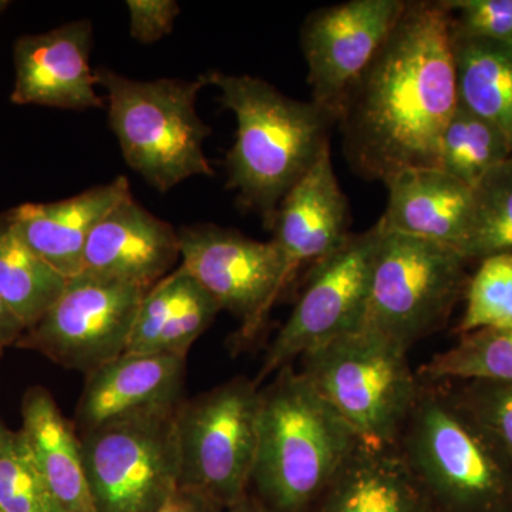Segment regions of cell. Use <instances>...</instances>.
Wrapping results in <instances>:
<instances>
[{
  "label": "cell",
  "instance_id": "1",
  "mask_svg": "<svg viewBox=\"0 0 512 512\" xmlns=\"http://www.w3.org/2000/svg\"><path fill=\"white\" fill-rule=\"evenodd\" d=\"M458 106L451 22L443 2H407L399 22L342 99L343 153L369 181L440 168L444 128Z\"/></svg>",
  "mask_w": 512,
  "mask_h": 512
},
{
  "label": "cell",
  "instance_id": "2",
  "mask_svg": "<svg viewBox=\"0 0 512 512\" xmlns=\"http://www.w3.org/2000/svg\"><path fill=\"white\" fill-rule=\"evenodd\" d=\"M201 79L220 90L222 106L237 120L225 158L228 188L271 229L282 200L330 146L336 119L312 100L292 99L249 74L215 70Z\"/></svg>",
  "mask_w": 512,
  "mask_h": 512
},
{
  "label": "cell",
  "instance_id": "3",
  "mask_svg": "<svg viewBox=\"0 0 512 512\" xmlns=\"http://www.w3.org/2000/svg\"><path fill=\"white\" fill-rule=\"evenodd\" d=\"M360 440L308 377L285 366L261 389L251 485L268 512L319 503Z\"/></svg>",
  "mask_w": 512,
  "mask_h": 512
},
{
  "label": "cell",
  "instance_id": "4",
  "mask_svg": "<svg viewBox=\"0 0 512 512\" xmlns=\"http://www.w3.org/2000/svg\"><path fill=\"white\" fill-rule=\"evenodd\" d=\"M399 453L433 512H511L512 464L456 393L421 386Z\"/></svg>",
  "mask_w": 512,
  "mask_h": 512
},
{
  "label": "cell",
  "instance_id": "5",
  "mask_svg": "<svg viewBox=\"0 0 512 512\" xmlns=\"http://www.w3.org/2000/svg\"><path fill=\"white\" fill-rule=\"evenodd\" d=\"M94 74L106 90L110 127L124 160L151 187L167 192L188 178L214 175L204 151L212 131L197 111L201 76L194 82H140L106 67Z\"/></svg>",
  "mask_w": 512,
  "mask_h": 512
},
{
  "label": "cell",
  "instance_id": "6",
  "mask_svg": "<svg viewBox=\"0 0 512 512\" xmlns=\"http://www.w3.org/2000/svg\"><path fill=\"white\" fill-rule=\"evenodd\" d=\"M407 353L357 326L302 356L301 372L360 443L394 447L421 390Z\"/></svg>",
  "mask_w": 512,
  "mask_h": 512
},
{
  "label": "cell",
  "instance_id": "7",
  "mask_svg": "<svg viewBox=\"0 0 512 512\" xmlns=\"http://www.w3.org/2000/svg\"><path fill=\"white\" fill-rule=\"evenodd\" d=\"M467 262L460 252L436 242L383 231L357 326L409 352L446 325L466 293Z\"/></svg>",
  "mask_w": 512,
  "mask_h": 512
},
{
  "label": "cell",
  "instance_id": "8",
  "mask_svg": "<svg viewBox=\"0 0 512 512\" xmlns=\"http://www.w3.org/2000/svg\"><path fill=\"white\" fill-rule=\"evenodd\" d=\"M261 387L247 377L181 402L177 409L178 488L227 510L247 497L258 448Z\"/></svg>",
  "mask_w": 512,
  "mask_h": 512
},
{
  "label": "cell",
  "instance_id": "9",
  "mask_svg": "<svg viewBox=\"0 0 512 512\" xmlns=\"http://www.w3.org/2000/svg\"><path fill=\"white\" fill-rule=\"evenodd\" d=\"M178 406L77 433L97 512H158L173 497L180 480Z\"/></svg>",
  "mask_w": 512,
  "mask_h": 512
},
{
  "label": "cell",
  "instance_id": "10",
  "mask_svg": "<svg viewBox=\"0 0 512 512\" xmlns=\"http://www.w3.org/2000/svg\"><path fill=\"white\" fill-rule=\"evenodd\" d=\"M382 234L377 221L365 232L350 234L342 247L312 266L295 308L266 352L254 380L259 387L296 357L357 328L369 298Z\"/></svg>",
  "mask_w": 512,
  "mask_h": 512
},
{
  "label": "cell",
  "instance_id": "11",
  "mask_svg": "<svg viewBox=\"0 0 512 512\" xmlns=\"http://www.w3.org/2000/svg\"><path fill=\"white\" fill-rule=\"evenodd\" d=\"M146 289L80 274L16 345L84 375L126 353Z\"/></svg>",
  "mask_w": 512,
  "mask_h": 512
},
{
  "label": "cell",
  "instance_id": "12",
  "mask_svg": "<svg viewBox=\"0 0 512 512\" xmlns=\"http://www.w3.org/2000/svg\"><path fill=\"white\" fill-rule=\"evenodd\" d=\"M178 238L181 266L221 311L241 322L237 345L251 343L285 291L282 259L274 242L255 241L214 224L188 225L178 231Z\"/></svg>",
  "mask_w": 512,
  "mask_h": 512
},
{
  "label": "cell",
  "instance_id": "13",
  "mask_svg": "<svg viewBox=\"0 0 512 512\" xmlns=\"http://www.w3.org/2000/svg\"><path fill=\"white\" fill-rule=\"evenodd\" d=\"M407 0H349L313 10L301 30L312 101L338 117L349 87L399 22Z\"/></svg>",
  "mask_w": 512,
  "mask_h": 512
},
{
  "label": "cell",
  "instance_id": "14",
  "mask_svg": "<svg viewBox=\"0 0 512 512\" xmlns=\"http://www.w3.org/2000/svg\"><path fill=\"white\" fill-rule=\"evenodd\" d=\"M93 26L74 20L40 35L23 36L15 45V104L63 110L103 109L96 92V74L90 66Z\"/></svg>",
  "mask_w": 512,
  "mask_h": 512
},
{
  "label": "cell",
  "instance_id": "15",
  "mask_svg": "<svg viewBox=\"0 0 512 512\" xmlns=\"http://www.w3.org/2000/svg\"><path fill=\"white\" fill-rule=\"evenodd\" d=\"M271 231L282 259V282L333 254L349 238V202L333 168L330 146L279 205Z\"/></svg>",
  "mask_w": 512,
  "mask_h": 512
},
{
  "label": "cell",
  "instance_id": "16",
  "mask_svg": "<svg viewBox=\"0 0 512 512\" xmlns=\"http://www.w3.org/2000/svg\"><path fill=\"white\" fill-rule=\"evenodd\" d=\"M178 259L177 229L128 197L94 227L82 274L148 291L173 272Z\"/></svg>",
  "mask_w": 512,
  "mask_h": 512
},
{
  "label": "cell",
  "instance_id": "17",
  "mask_svg": "<svg viewBox=\"0 0 512 512\" xmlns=\"http://www.w3.org/2000/svg\"><path fill=\"white\" fill-rule=\"evenodd\" d=\"M187 356L123 353L86 375L77 403V433L183 402Z\"/></svg>",
  "mask_w": 512,
  "mask_h": 512
},
{
  "label": "cell",
  "instance_id": "18",
  "mask_svg": "<svg viewBox=\"0 0 512 512\" xmlns=\"http://www.w3.org/2000/svg\"><path fill=\"white\" fill-rule=\"evenodd\" d=\"M387 187L383 231L436 242L464 256L474 190L441 168H410L392 175Z\"/></svg>",
  "mask_w": 512,
  "mask_h": 512
},
{
  "label": "cell",
  "instance_id": "19",
  "mask_svg": "<svg viewBox=\"0 0 512 512\" xmlns=\"http://www.w3.org/2000/svg\"><path fill=\"white\" fill-rule=\"evenodd\" d=\"M131 197L127 178L97 185L67 200L23 204L8 214L6 227L66 279L82 274L83 254L94 227Z\"/></svg>",
  "mask_w": 512,
  "mask_h": 512
},
{
  "label": "cell",
  "instance_id": "20",
  "mask_svg": "<svg viewBox=\"0 0 512 512\" xmlns=\"http://www.w3.org/2000/svg\"><path fill=\"white\" fill-rule=\"evenodd\" d=\"M20 433L32 451L60 512H97L80 448L79 434L52 394L32 387L23 396Z\"/></svg>",
  "mask_w": 512,
  "mask_h": 512
},
{
  "label": "cell",
  "instance_id": "21",
  "mask_svg": "<svg viewBox=\"0 0 512 512\" xmlns=\"http://www.w3.org/2000/svg\"><path fill=\"white\" fill-rule=\"evenodd\" d=\"M316 505L318 512H433L396 447L363 443Z\"/></svg>",
  "mask_w": 512,
  "mask_h": 512
},
{
  "label": "cell",
  "instance_id": "22",
  "mask_svg": "<svg viewBox=\"0 0 512 512\" xmlns=\"http://www.w3.org/2000/svg\"><path fill=\"white\" fill-rule=\"evenodd\" d=\"M458 103L493 124L512 151V46L451 30Z\"/></svg>",
  "mask_w": 512,
  "mask_h": 512
},
{
  "label": "cell",
  "instance_id": "23",
  "mask_svg": "<svg viewBox=\"0 0 512 512\" xmlns=\"http://www.w3.org/2000/svg\"><path fill=\"white\" fill-rule=\"evenodd\" d=\"M67 282L12 229H0V298L26 330L52 308Z\"/></svg>",
  "mask_w": 512,
  "mask_h": 512
},
{
  "label": "cell",
  "instance_id": "24",
  "mask_svg": "<svg viewBox=\"0 0 512 512\" xmlns=\"http://www.w3.org/2000/svg\"><path fill=\"white\" fill-rule=\"evenodd\" d=\"M512 158L503 134L458 103L440 143L441 170L476 188L491 171Z\"/></svg>",
  "mask_w": 512,
  "mask_h": 512
},
{
  "label": "cell",
  "instance_id": "25",
  "mask_svg": "<svg viewBox=\"0 0 512 512\" xmlns=\"http://www.w3.org/2000/svg\"><path fill=\"white\" fill-rule=\"evenodd\" d=\"M419 376L427 384L512 382V328L483 329L460 336L457 345L431 357Z\"/></svg>",
  "mask_w": 512,
  "mask_h": 512
},
{
  "label": "cell",
  "instance_id": "26",
  "mask_svg": "<svg viewBox=\"0 0 512 512\" xmlns=\"http://www.w3.org/2000/svg\"><path fill=\"white\" fill-rule=\"evenodd\" d=\"M512 254V158L474 188V211L464 258Z\"/></svg>",
  "mask_w": 512,
  "mask_h": 512
},
{
  "label": "cell",
  "instance_id": "27",
  "mask_svg": "<svg viewBox=\"0 0 512 512\" xmlns=\"http://www.w3.org/2000/svg\"><path fill=\"white\" fill-rule=\"evenodd\" d=\"M0 510L60 512L40 474L32 451L19 431L0 423Z\"/></svg>",
  "mask_w": 512,
  "mask_h": 512
},
{
  "label": "cell",
  "instance_id": "28",
  "mask_svg": "<svg viewBox=\"0 0 512 512\" xmlns=\"http://www.w3.org/2000/svg\"><path fill=\"white\" fill-rule=\"evenodd\" d=\"M466 311L458 323V336L483 329L512 328V254L490 256L480 261L468 279Z\"/></svg>",
  "mask_w": 512,
  "mask_h": 512
},
{
  "label": "cell",
  "instance_id": "29",
  "mask_svg": "<svg viewBox=\"0 0 512 512\" xmlns=\"http://www.w3.org/2000/svg\"><path fill=\"white\" fill-rule=\"evenodd\" d=\"M220 312V305L187 272L183 292L165 322L154 353L187 356L192 343L210 328Z\"/></svg>",
  "mask_w": 512,
  "mask_h": 512
},
{
  "label": "cell",
  "instance_id": "30",
  "mask_svg": "<svg viewBox=\"0 0 512 512\" xmlns=\"http://www.w3.org/2000/svg\"><path fill=\"white\" fill-rule=\"evenodd\" d=\"M456 394L512 464V382H468Z\"/></svg>",
  "mask_w": 512,
  "mask_h": 512
},
{
  "label": "cell",
  "instance_id": "31",
  "mask_svg": "<svg viewBox=\"0 0 512 512\" xmlns=\"http://www.w3.org/2000/svg\"><path fill=\"white\" fill-rule=\"evenodd\" d=\"M451 30L512 46V0H448Z\"/></svg>",
  "mask_w": 512,
  "mask_h": 512
},
{
  "label": "cell",
  "instance_id": "32",
  "mask_svg": "<svg viewBox=\"0 0 512 512\" xmlns=\"http://www.w3.org/2000/svg\"><path fill=\"white\" fill-rule=\"evenodd\" d=\"M130 35L137 42L150 45L173 32L181 8L175 0H128Z\"/></svg>",
  "mask_w": 512,
  "mask_h": 512
},
{
  "label": "cell",
  "instance_id": "33",
  "mask_svg": "<svg viewBox=\"0 0 512 512\" xmlns=\"http://www.w3.org/2000/svg\"><path fill=\"white\" fill-rule=\"evenodd\" d=\"M220 505L190 491H175L173 497L158 512H224Z\"/></svg>",
  "mask_w": 512,
  "mask_h": 512
},
{
  "label": "cell",
  "instance_id": "34",
  "mask_svg": "<svg viewBox=\"0 0 512 512\" xmlns=\"http://www.w3.org/2000/svg\"><path fill=\"white\" fill-rule=\"evenodd\" d=\"M25 326L16 318L15 313L10 311L9 306L0 298V350L16 345L23 333Z\"/></svg>",
  "mask_w": 512,
  "mask_h": 512
},
{
  "label": "cell",
  "instance_id": "35",
  "mask_svg": "<svg viewBox=\"0 0 512 512\" xmlns=\"http://www.w3.org/2000/svg\"><path fill=\"white\" fill-rule=\"evenodd\" d=\"M224 512H268L262 507L261 504L256 503V501L252 500L249 497L242 498L241 501H238L237 504L232 505V507L227 508Z\"/></svg>",
  "mask_w": 512,
  "mask_h": 512
},
{
  "label": "cell",
  "instance_id": "36",
  "mask_svg": "<svg viewBox=\"0 0 512 512\" xmlns=\"http://www.w3.org/2000/svg\"><path fill=\"white\" fill-rule=\"evenodd\" d=\"M9 2H6V0H0V12H2L3 9L8 8Z\"/></svg>",
  "mask_w": 512,
  "mask_h": 512
},
{
  "label": "cell",
  "instance_id": "37",
  "mask_svg": "<svg viewBox=\"0 0 512 512\" xmlns=\"http://www.w3.org/2000/svg\"><path fill=\"white\" fill-rule=\"evenodd\" d=\"M0 512H3L2 510H0Z\"/></svg>",
  "mask_w": 512,
  "mask_h": 512
},
{
  "label": "cell",
  "instance_id": "38",
  "mask_svg": "<svg viewBox=\"0 0 512 512\" xmlns=\"http://www.w3.org/2000/svg\"><path fill=\"white\" fill-rule=\"evenodd\" d=\"M512 512V511H511Z\"/></svg>",
  "mask_w": 512,
  "mask_h": 512
}]
</instances>
